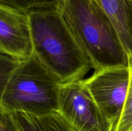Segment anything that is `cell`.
I'll list each match as a JSON object with an SVG mask.
<instances>
[{
  "instance_id": "6da1fadb",
  "label": "cell",
  "mask_w": 132,
  "mask_h": 131,
  "mask_svg": "<svg viewBox=\"0 0 132 131\" xmlns=\"http://www.w3.org/2000/svg\"><path fill=\"white\" fill-rule=\"evenodd\" d=\"M33 53L63 83L82 80L92 68L58 8L28 14Z\"/></svg>"
},
{
  "instance_id": "7a4b0ae2",
  "label": "cell",
  "mask_w": 132,
  "mask_h": 131,
  "mask_svg": "<svg viewBox=\"0 0 132 131\" xmlns=\"http://www.w3.org/2000/svg\"><path fill=\"white\" fill-rule=\"evenodd\" d=\"M57 8L94 72L128 66V55L116 28L95 0H59Z\"/></svg>"
},
{
  "instance_id": "3957f363",
  "label": "cell",
  "mask_w": 132,
  "mask_h": 131,
  "mask_svg": "<svg viewBox=\"0 0 132 131\" xmlns=\"http://www.w3.org/2000/svg\"><path fill=\"white\" fill-rule=\"evenodd\" d=\"M61 83L33 53L13 71L3 96L2 110L37 116L58 112Z\"/></svg>"
},
{
  "instance_id": "277c9868",
  "label": "cell",
  "mask_w": 132,
  "mask_h": 131,
  "mask_svg": "<svg viewBox=\"0 0 132 131\" xmlns=\"http://www.w3.org/2000/svg\"><path fill=\"white\" fill-rule=\"evenodd\" d=\"M58 112L75 131H113L83 80L61 83Z\"/></svg>"
},
{
  "instance_id": "5b68a950",
  "label": "cell",
  "mask_w": 132,
  "mask_h": 131,
  "mask_svg": "<svg viewBox=\"0 0 132 131\" xmlns=\"http://www.w3.org/2000/svg\"><path fill=\"white\" fill-rule=\"evenodd\" d=\"M83 81L114 129L126 101L130 82L128 66L112 67L95 71Z\"/></svg>"
},
{
  "instance_id": "8992f818",
  "label": "cell",
  "mask_w": 132,
  "mask_h": 131,
  "mask_svg": "<svg viewBox=\"0 0 132 131\" xmlns=\"http://www.w3.org/2000/svg\"><path fill=\"white\" fill-rule=\"evenodd\" d=\"M0 53L20 61L32 56L28 14L0 6Z\"/></svg>"
},
{
  "instance_id": "52a82bcc",
  "label": "cell",
  "mask_w": 132,
  "mask_h": 131,
  "mask_svg": "<svg viewBox=\"0 0 132 131\" xmlns=\"http://www.w3.org/2000/svg\"><path fill=\"white\" fill-rule=\"evenodd\" d=\"M116 28L127 55L132 51V0H95Z\"/></svg>"
},
{
  "instance_id": "ba28073f",
  "label": "cell",
  "mask_w": 132,
  "mask_h": 131,
  "mask_svg": "<svg viewBox=\"0 0 132 131\" xmlns=\"http://www.w3.org/2000/svg\"><path fill=\"white\" fill-rule=\"evenodd\" d=\"M12 114L19 131H75L59 112L43 116L26 113Z\"/></svg>"
},
{
  "instance_id": "9c48e42d",
  "label": "cell",
  "mask_w": 132,
  "mask_h": 131,
  "mask_svg": "<svg viewBox=\"0 0 132 131\" xmlns=\"http://www.w3.org/2000/svg\"><path fill=\"white\" fill-rule=\"evenodd\" d=\"M59 0H0V6L28 14L45 9L57 8Z\"/></svg>"
},
{
  "instance_id": "30bf717a",
  "label": "cell",
  "mask_w": 132,
  "mask_h": 131,
  "mask_svg": "<svg viewBox=\"0 0 132 131\" xmlns=\"http://www.w3.org/2000/svg\"><path fill=\"white\" fill-rule=\"evenodd\" d=\"M130 82L123 110L113 131H132V51L128 55Z\"/></svg>"
},
{
  "instance_id": "8fae6325",
  "label": "cell",
  "mask_w": 132,
  "mask_h": 131,
  "mask_svg": "<svg viewBox=\"0 0 132 131\" xmlns=\"http://www.w3.org/2000/svg\"><path fill=\"white\" fill-rule=\"evenodd\" d=\"M21 62L9 55L0 53V110H2L1 101L8 82L13 71Z\"/></svg>"
},
{
  "instance_id": "7c38bea8",
  "label": "cell",
  "mask_w": 132,
  "mask_h": 131,
  "mask_svg": "<svg viewBox=\"0 0 132 131\" xmlns=\"http://www.w3.org/2000/svg\"><path fill=\"white\" fill-rule=\"evenodd\" d=\"M0 131H19L12 113L0 110Z\"/></svg>"
}]
</instances>
